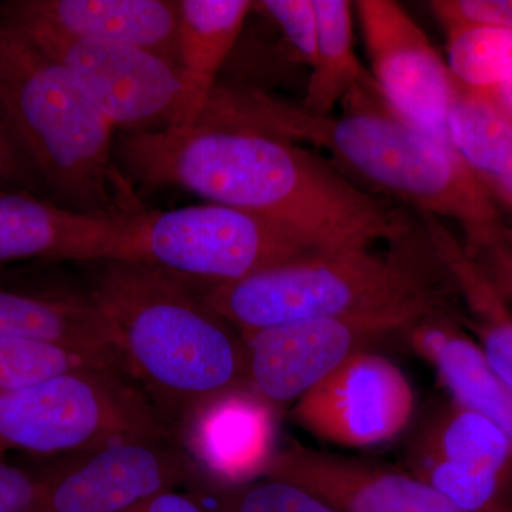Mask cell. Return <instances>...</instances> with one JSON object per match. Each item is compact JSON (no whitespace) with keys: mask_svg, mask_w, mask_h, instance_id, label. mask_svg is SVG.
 I'll return each instance as SVG.
<instances>
[{"mask_svg":"<svg viewBox=\"0 0 512 512\" xmlns=\"http://www.w3.org/2000/svg\"><path fill=\"white\" fill-rule=\"evenodd\" d=\"M446 264L467 309L461 326L473 330L488 365L512 393V311L507 296L463 248L448 249Z\"/></svg>","mask_w":512,"mask_h":512,"instance_id":"cell-23","label":"cell"},{"mask_svg":"<svg viewBox=\"0 0 512 512\" xmlns=\"http://www.w3.org/2000/svg\"><path fill=\"white\" fill-rule=\"evenodd\" d=\"M0 15L12 22L42 26L66 36L140 47L178 67V2L16 0L0 6Z\"/></svg>","mask_w":512,"mask_h":512,"instance_id":"cell-16","label":"cell"},{"mask_svg":"<svg viewBox=\"0 0 512 512\" xmlns=\"http://www.w3.org/2000/svg\"><path fill=\"white\" fill-rule=\"evenodd\" d=\"M315 255L274 222L220 204L119 215L106 261L133 262L208 286Z\"/></svg>","mask_w":512,"mask_h":512,"instance_id":"cell-6","label":"cell"},{"mask_svg":"<svg viewBox=\"0 0 512 512\" xmlns=\"http://www.w3.org/2000/svg\"><path fill=\"white\" fill-rule=\"evenodd\" d=\"M429 5L446 33L464 28L512 30V0H433Z\"/></svg>","mask_w":512,"mask_h":512,"instance_id":"cell-28","label":"cell"},{"mask_svg":"<svg viewBox=\"0 0 512 512\" xmlns=\"http://www.w3.org/2000/svg\"><path fill=\"white\" fill-rule=\"evenodd\" d=\"M403 339L434 367L454 402L490 420L512 443V393L488 365L477 342L461 329L460 316H430Z\"/></svg>","mask_w":512,"mask_h":512,"instance_id":"cell-19","label":"cell"},{"mask_svg":"<svg viewBox=\"0 0 512 512\" xmlns=\"http://www.w3.org/2000/svg\"><path fill=\"white\" fill-rule=\"evenodd\" d=\"M409 473L470 512H512V443L454 402L424 421L407 450Z\"/></svg>","mask_w":512,"mask_h":512,"instance_id":"cell-10","label":"cell"},{"mask_svg":"<svg viewBox=\"0 0 512 512\" xmlns=\"http://www.w3.org/2000/svg\"><path fill=\"white\" fill-rule=\"evenodd\" d=\"M353 6L365 36L370 74L384 100L424 134L450 144L447 121L454 82L446 60L399 3L359 0Z\"/></svg>","mask_w":512,"mask_h":512,"instance_id":"cell-13","label":"cell"},{"mask_svg":"<svg viewBox=\"0 0 512 512\" xmlns=\"http://www.w3.org/2000/svg\"><path fill=\"white\" fill-rule=\"evenodd\" d=\"M0 338L43 340L121 359L109 320L90 298L82 301L0 289Z\"/></svg>","mask_w":512,"mask_h":512,"instance_id":"cell-20","label":"cell"},{"mask_svg":"<svg viewBox=\"0 0 512 512\" xmlns=\"http://www.w3.org/2000/svg\"><path fill=\"white\" fill-rule=\"evenodd\" d=\"M192 467L173 440H123L73 454L40 477L28 512H126L190 483Z\"/></svg>","mask_w":512,"mask_h":512,"instance_id":"cell-11","label":"cell"},{"mask_svg":"<svg viewBox=\"0 0 512 512\" xmlns=\"http://www.w3.org/2000/svg\"><path fill=\"white\" fill-rule=\"evenodd\" d=\"M40 493V477L0 461V512H28Z\"/></svg>","mask_w":512,"mask_h":512,"instance_id":"cell-30","label":"cell"},{"mask_svg":"<svg viewBox=\"0 0 512 512\" xmlns=\"http://www.w3.org/2000/svg\"><path fill=\"white\" fill-rule=\"evenodd\" d=\"M458 302L453 286L384 308L242 333L248 386L278 407L298 402L356 353L404 338L430 316L457 313Z\"/></svg>","mask_w":512,"mask_h":512,"instance_id":"cell-8","label":"cell"},{"mask_svg":"<svg viewBox=\"0 0 512 512\" xmlns=\"http://www.w3.org/2000/svg\"><path fill=\"white\" fill-rule=\"evenodd\" d=\"M478 96H481V94H478ZM483 97L490 100L504 114L505 119L512 124V82L494 90V92L484 94Z\"/></svg>","mask_w":512,"mask_h":512,"instance_id":"cell-32","label":"cell"},{"mask_svg":"<svg viewBox=\"0 0 512 512\" xmlns=\"http://www.w3.org/2000/svg\"><path fill=\"white\" fill-rule=\"evenodd\" d=\"M90 301L109 320L127 375L168 426L198 400L247 383L241 332L184 279L133 262H101Z\"/></svg>","mask_w":512,"mask_h":512,"instance_id":"cell-3","label":"cell"},{"mask_svg":"<svg viewBox=\"0 0 512 512\" xmlns=\"http://www.w3.org/2000/svg\"><path fill=\"white\" fill-rule=\"evenodd\" d=\"M318 39L305 99L298 106L313 116H332L357 86L372 74L353 46L352 9L348 0H313Z\"/></svg>","mask_w":512,"mask_h":512,"instance_id":"cell-22","label":"cell"},{"mask_svg":"<svg viewBox=\"0 0 512 512\" xmlns=\"http://www.w3.org/2000/svg\"><path fill=\"white\" fill-rule=\"evenodd\" d=\"M119 369H87L0 392V456L82 453L123 440H173L144 390Z\"/></svg>","mask_w":512,"mask_h":512,"instance_id":"cell-7","label":"cell"},{"mask_svg":"<svg viewBox=\"0 0 512 512\" xmlns=\"http://www.w3.org/2000/svg\"><path fill=\"white\" fill-rule=\"evenodd\" d=\"M210 110L328 151L340 171L413 212L456 222L467 254L493 268L508 248L510 225L451 144L427 136L384 100L373 77L319 117L261 90L217 87Z\"/></svg>","mask_w":512,"mask_h":512,"instance_id":"cell-2","label":"cell"},{"mask_svg":"<svg viewBox=\"0 0 512 512\" xmlns=\"http://www.w3.org/2000/svg\"><path fill=\"white\" fill-rule=\"evenodd\" d=\"M36 177L39 175L0 110V185H30Z\"/></svg>","mask_w":512,"mask_h":512,"instance_id":"cell-29","label":"cell"},{"mask_svg":"<svg viewBox=\"0 0 512 512\" xmlns=\"http://www.w3.org/2000/svg\"><path fill=\"white\" fill-rule=\"evenodd\" d=\"M0 110L62 207L96 215L141 211L113 161V124L62 64L2 16Z\"/></svg>","mask_w":512,"mask_h":512,"instance_id":"cell-4","label":"cell"},{"mask_svg":"<svg viewBox=\"0 0 512 512\" xmlns=\"http://www.w3.org/2000/svg\"><path fill=\"white\" fill-rule=\"evenodd\" d=\"M117 217L69 210L26 192H0V264L33 258L103 262Z\"/></svg>","mask_w":512,"mask_h":512,"instance_id":"cell-17","label":"cell"},{"mask_svg":"<svg viewBox=\"0 0 512 512\" xmlns=\"http://www.w3.org/2000/svg\"><path fill=\"white\" fill-rule=\"evenodd\" d=\"M255 6L274 20L299 60L311 67L318 39V20L313 0H262L255 2Z\"/></svg>","mask_w":512,"mask_h":512,"instance_id":"cell-27","label":"cell"},{"mask_svg":"<svg viewBox=\"0 0 512 512\" xmlns=\"http://www.w3.org/2000/svg\"><path fill=\"white\" fill-rule=\"evenodd\" d=\"M178 8L181 99L168 128L187 130L210 103L218 73L255 6L249 0H181Z\"/></svg>","mask_w":512,"mask_h":512,"instance_id":"cell-18","label":"cell"},{"mask_svg":"<svg viewBox=\"0 0 512 512\" xmlns=\"http://www.w3.org/2000/svg\"><path fill=\"white\" fill-rule=\"evenodd\" d=\"M413 413L412 384L402 370L363 350L302 396L292 420L326 443L367 448L397 439Z\"/></svg>","mask_w":512,"mask_h":512,"instance_id":"cell-12","label":"cell"},{"mask_svg":"<svg viewBox=\"0 0 512 512\" xmlns=\"http://www.w3.org/2000/svg\"><path fill=\"white\" fill-rule=\"evenodd\" d=\"M278 406L248 383L228 387L192 404L171 427L192 477L235 487L264 477L276 453Z\"/></svg>","mask_w":512,"mask_h":512,"instance_id":"cell-14","label":"cell"},{"mask_svg":"<svg viewBox=\"0 0 512 512\" xmlns=\"http://www.w3.org/2000/svg\"><path fill=\"white\" fill-rule=\"evenodd\" d=\"M87 369L124 370L120 357L43 342L0 338V392L23 389Z\"/></svg>","mask_w":512,"mask_h":512,"instance_id":"cell-24","label":"cell"},{"mask_svg":"<svg viewBox=\"0 0 512 512\" xmlns=\"http://www.w3.org/2000/svg\"><path fill=\"white\" fill-rule=\"evenodd\" d=\"M423 218L414 212L384 251L305 256L241 281L208 286L202 299L241 333L384 308L453 288Z\"/></svg>","mask_w":512,"mask_h":512,"instance_id":"cell-5","label":"cell"},{"mask_svg":"<svg viewBox=\"0 0 512 512\" xmlns=\"http://www.w3.org/2000/svg\"><path fill=\"white\" fill-rule=\"evenodd\" d=\"M508 241H510V252H508V258L507 262H505L503 274L498 278L497 286L501 289V292L510 299L512 298V225H510Z\"/></svg>","mask_w":512,"mask_h":512,"instance_id":"cell-33","label":"cell"},{"mask_svg":"<svg viewBox=\"0 0 512 512\" xmlns=\"http://www.w3.org/2000/svg\"><path fill=\"white\" fill-rule=\"evenodd\" d=\"M448 140L498 205L512 211V124L490 100L454 83Z\"/></svg>","mask_w":512,"mask_h":512,"instance_id":"cell-21","label":"cell"},{"mask_svg":"<svg viewBox=\"0 0 512 512\" xmlns=\"http://www.w3.org/2000/svg\"><path fill=\"white\" fill-rule=\"evenodd\" d=\"M116 153L144 187L181 188L264 218L315 254L387 244L413 220L295 141L211 110L187 130L121 136Z\"/></svg>","mask_w":512,"mask_h":512,"instance_id":"cell-1","label":"cell"},{"mask_svg":"<svg viewBox=\"0 0 512 512\" xmlns=\"http://www.w3.org/2000/svg\"><path fill=\"white\" fill-rule=\"evenodd\" d=\"M188 485L208 512H339L298 485L271 478L235 487H217L192 478Z\"/></svg>","mask_w":512,"mask_h":512,"instance_id":"cell-26","label":"cell"},{"mask_svg":"<svg viewBox=\"0 0 512 512\" xmlns=\"http://www.w3.org/2000/svg\"><path fill=\"white\" fill-rule=\"evenodd\" d=\"M126 512H208L207 507L191 493L167 491L148 498Z\"/></svg>","mask_w":512,"mask_h":512,"instance_id":"cell-31","label":"cell"},{"mask_svg":"<svg viewBox=\"0 0 512 512\" xmlns=\"http://www.w3.org/2000/svg\"><path fill=\"white\" fill-rule=\"evenodd\" d=\"M264 478L298 485L339 512H470L409 471L299 443L278 448Z\"/></svg>","mask_w":512,"mask_h":512,"instance_id":"cell-15","label":"cell"},{"mask_svg":"<svg viewBox=\"0 0 512 512\" xmlns=\"http://www.w3.org/2000/svg\"><path fill=\"white\" fill-rule=\"evenodd\" d=\"M453 82L474 94H488L512 82V30L464 28L447 33Z\"/></svg>","mask_w":512,"mask_h":512,"instance_id":"cell-25","label":"cell"},{"mask_svg":"<svg viewBox=\"0 0 512 512\" xmlns=\"http://www.w3.org/2000/svg\"><path fill=\"white\" fill-rule=\"evenodd\" d=\"M9 22L72 74L113 127L130 133L170 127L181 99L175 64L140 47Z\"/></svg>","mask_w":512,"mask_h":512,"instance_id":"cell-9","label":"cell"}]
</instances>
